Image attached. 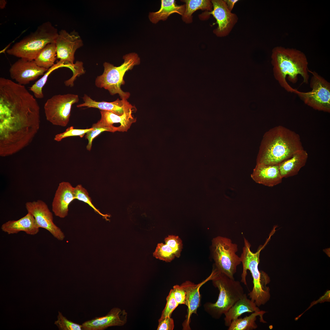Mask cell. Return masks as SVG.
<instances>
[{
	"instance_id": "obj_5",
	"label": "cell",
	"mask_w": 330,
	"mask_h": 330,
	"mask_svg": "<svg viewBox=\"0 0 330 330\" xmlns=\"http://www.w3.org/2000/svg\"><path fill=\"white\" fill-rule=\"evenodd\" d=\"M211 280L213 285L219 291V296L215 303L207 302L204 308L212 317L218 319L242 296L244 291L239 281L229 278L217 269Z\"/></svg>"
},
{
	"instance_id": "obj_4",
	"label": "cell",
	"mask_w": 330,
	"mask_h": 330,
	"mask_svg": "<svg viewBox=\"0 0 330 330\" xmlns=\"http://www.w3.org/2000/svg\"><path fill=\"white\" fill-rule=\"evenodd\" d=\"M269 240L268 239L264 245L260 246L258 251L254 253L251 250L250 243L244 238V245L240 257L243 266L241 282L247 285V271L250 270L253 279V287L248 295L258 307L265 304L270 297V289L266 286L270 283V277L266 273L262 271H260L258 268L260 251Z\"/></svg>"
},
{
	"instance_id": "obj_6",
	"label": "cell",
	"mask_w": 330,
	"mask_h": 330,
	"mask_svg": "<svg viewBox=\"0 0 330 330\" xmlns=\"http://www.w3.org/2000/svg\"><path fill=\"white\" fill-rule=\"evenodd\" d=\"M58 35L57 29L49 21L43 23L7 50V53L20 58L34 60L47 44L55 42Z\"/></svg>"
},
{
	"instance_id": "obj_8",
	"label": "cell",
	"mask_w": 330,
	"mask_h": 330,
	"mask_svg": "<svg viewBox=\"0 0 330 330\" xmlns=\"http://www.w3.org/2000/svg\"><path fill=\"white\" fill-rule=\"evenodd\" d=\"M211 242V251L215 262L214 265L221 273L234 279V275L237 267L241 263L240 257L236 254L237 245L233 243L231 239L221 236L214 238Z\"/></svg>"
},
{
	"instance_id": "obj_7",
	"label": "cell",
	"mask_w": 330,
	"mask_h": 330,
	"mask_svg": "<svg viewBox=\"0 0 330 330\" xmlns=\"http://www.w3.org/2000/svg\"><path fill=\"white\" fill-rule=\"evenodd\" d=\"M123 63L118 67L105 62L103 73L97 77L95 84L98 87L108 90L112 95L118 94L121 99L127 100L130 96V93L124 92L120 87L125 83L123 77L127 72L140 64V59L135 53L127 54L123 56Z\"/></svg>"
},
{
	"instance_id": "obj_11",
	"label": "cell",
	"mask_w": 330,
	"mask_h": 330,
	"mask_svg": "<svg viewBox=\"0 0 330 330\" xmlns=\"http://www.w3.org/2000/svg\"><path fill=\"white\" fill-rule=\"evenodd\" d=\"M213 9L210 12L205 11L200 15V18L205 20L212 15L216 20L213 25L217 24L213 32L218 37L228 35L238 21L237 16L230 12L224 0H211Z\"/></svg>"
},
{
	"instance_id": "obj_2",
	"label": "cell",
	"mask_w": 330,
	"mask_h": 330,
	"mask_svg": "<svg viewBox=\"0 0 330 330\" xmlns=\"http://www.w3.org/2000/svg\"><path fill=\"white\" fill-rule=\"evenodd\" d=\"M303 149L298 134L285 127L276 126L264 134L256 164L278 165Z\"/></svg>"
},
{
	"instance_id": "obj_12",
	"label": "cell",
	"mask_w": 330,
	"mask_h": 330,
	"mask_svg": "<svg viewBox=\"0 0 330 330\" xmlns=\"http://www.w3.org/2000/svg\"><path fill=\"white\" fill-rule=\"evenodd\" d=\"M57 59L64 66L75 67L73 62L76 50L83 45L82 40L77 33L73 31L69 33L62 30L55 42Z\"/></svg>"
},
{
	"instance_id": "obj_38",
	"label": "cell",
	"mask_w": 330,
	"mask_h": 330,
	"mask_svg": "<svg viewBox=\"0 0 330 330\" xmlns=\"http://www.w3.org/2000/svg\"><path fill=\"white\" fill-rule=\"evenodd\" d=\"M226 2L228 9L231 12L234 5L237 2L238 0H224Z\"/></svg>"
},
{
	"instance_id": "obj_1",
	"label": "cell",
	"mask_w": 330,
	"mask_h": 330,
	"mask_svg": "<svg viewBox=\"0 0 330 330\" xmlns=\"http://www.w3.org/2000/svg\"><path fill=\"white\" fill-rule=\"evenodd\" d=\"M40 108L24 85L13 81L0 85V155L14 154L28 146L40 126Z\"/></svg>"
},
{
	"instance_id": "obj_37",
	"label": "cell",
	"mask_w": 330,
	"mask_h": 330,
	"mask_svg": "<svg viewBox=\"0 0 330 330\" xmlns=\"http://www.w3.org/2000/svg\"><path fill=\"white\" fill-rule=\"evenodd\" d=\"M158 321L157 330H172L174 328V320L171 317H160Z\"/></svg>"
},
{
	"instance_id": "obj_13",
	"label": "cell",
	"mask_w": 330,
	"mask_h": 330,
	"mask_svg": "<svg viewBox=\"0 0 330 330\" xmlns=\"http://www.w3.org/2000/svg\"><path fill=\"white\" fill-rule=\"evenodd\" d=\"M25 207L28 213L34 216L39 228L46 229L58 240L64 239L65 235L54 223L52 213L46 203L41 200L28 202Z\"/></svg>"
},
{
	"instance_id": "obj_16",
	"label": "cell",
	"mask_w": 330,
	"mask_h": 330,
	"mask_svg": "<svg viewBox=\"0 0 330 330\" xmlns=\"http://www.w3.org/2000/svg\"><path fill=\"white\" fill-rule=\"evenodd\" d=\"M127 313L118 307L112 308L105 316L85 321L82 324L83 330H104L108 327L122 326L127 322Z\"/></svg>"
},
{
	"instance_id": "obj_3",
	"label": "cell",
	"mask_w": 330,
	"mask_h": 330,
	"mask_svg": "<svg viewBox=\"0 0 330 330\" xmlns=\"http://www.w3.org/2000/svg\"><path fill=\"white\" fill-rule=\"evenodd\" d=\"M271 58L274 77L286 91L293 93L295 89L287 82V76L290 82L295 83L300 75L303 83H308V62L303 53L295 49L277 46L272 50Z\"/></svg>"
},
{
	"instance_id": "obj_31",
	"label": "cell",
	"mask_w": 330,
	"mask_h": 330,
	"mask_svg": "<svg viewBox=\"0 0 330 330\" xmlns=\"http://www.w3.org/2000/svg\"><path fill=\"white\" fill-rule=\"evenodd\" d=\"M153 256L156 258L167 262H171L175 256L172 248L166 244H158Z\"/></svg>"
},
{
	"instance_id": "obj_10",
	"label": "cell",
	"mask_w": 330,
	"mask_h": 330,
	"mask_svg": "<svg viewBox=\"0 0 330 330\" xmlns=\"http://www.w3.org/2000/svg\"><path fill=\"white\" fill-rule=\"evenodd\" d=\"M79 100L78 95L74 94L53 96L47 100L44 105L46 119L53 125L66 126L69 120L72 105Z\"/></svg>"
},
{
	"instance_id": "obj_24",
	"label": "cell",
	"mask_w": 330,
	"mask_h": 330,
	"mask_svg": "<svg viewBox=\"0 0 330 330\" xmlns=\"http://www.w3.org/2000/svg\"><path fill=\"white\" fill-rule=\"evenodd\" d=\"M133 112L131 111L119 116L110 112L101 110V118L100 120L103 124L107 126H113L115 123H119V131L127 132L132 124L136 121V118H134L132 114Z\"/></svg>"
},
{
	"instance_id": "obj_9",
	"label": "cell",
	"mask_w": 330,
	"mask_h": 330,
	"mask_svg": "<svg viewBox=\"0 0 330 330\" xmlns=\"http://www.w3.org/2000/svg\"><path fill=\"white\" fill-rule=\"evenodd\" d=\"M312 74L310 86L312 90L302 92L295 89L293 93L305 104L314 109L330 112V83L315 71L309 70Z\"/></svg>"
},
{
	"instance_id": "obj_33",
	"label": "cell",
	"mask_w": 330,
	"mask_h": 330,
	"mask_svg": "<svg viewBox=\"0 0 330 330\" xmlns=\"http://www.w3.org/2000/svg\"><path fill=\"white\" fill-rule=\"evenodd\" d=\"M92 129V127L84 129H75L74 128L73 126H71L67 128L64 132L56 135L54 140L59 141L64 138L73 136H79L82 138L85 134Z\"/></svg>"
},
{
	"instance_id": "obj_32",
	"label": "cell",
	"mask_w": 330,
	"mask_h": 330,
	"mask_svg": "<svg viewBox=\"0 0 330 330\" xmlns=\"http://www.w3.org/2000/svg\"><path fill=\"white\" fill-rule=\"evenodd\" d=\"M57 319L54 323L60 330H82V324L75 323L68 320L60 312H58Z\"/></svg>"
},
{
	"instance_id": "obj_25",
	"label": "cell",
	"mask_w": 330,
	"mask_h": 330,
	"mask_svg": "<svg viewBox=\"0 0 330 330\" xmlns=\"http://www.w3.org/2000/svg\"><path fill=\"white\" fill-rule=\"evenodd\" d=\"M266 312L261 310L255 311L248 316H246L243 318H237L233 320L228 330H252L256 329L258 327L255 321L257 317L259 316L260 321L263 323L266 322L263 318V315Z\"/></svg>"
},
{
	"instance_id": "obj_20",
	"label": "cell",
	"mask_w": 330,
	"mask_h": 330,
	"mask_svg": "<svg viewBox=\"0 0 330 330\" xmlns=\"http://www.w3.org/2000/svg\"><path fill=\"white\" fill-rule=\"evenodd\" d=\"M1 229L8 234L23 231L28 235H34L38 233L39 227L34 216L28 213L18 220H9L3 223L1 226Z\"/></svg>"
},
{
	"instance_id": "obj_19",
	"label": "cell",
	"mask_w": 330,
	"mask_h": 330,
	"mask_svg": "<svg viewBox=\"0 0 330 330\" xmlns=\"http://www.w3.org/2000/svg\"><path fill=\"white\" fill-rule=\"evenodd\" d=\"M251 177L256 183L270 187L281 183L283 178L278 165L262 164H256Z\"/></svg>"
},
{
	"instance_id": "obj_28",
	"label": "cell",
	"mask_w": 330,
	"mask_h": 330,
	"mask_svg": "<svg viewBox=\"0 0 330 330\" xmlns=\"http://www.w3.org/2000/svg\"><path fill=\"white\" fill-rule=\"evenodd\" d=\"M92 127L93 129L86 133L85 138L88 140V143L86 146L87 149L90 151L92 146V141L94 139L101 133L105 131H109L112 132L119 130V127H116L114 126H107L103 124L99 120L96 123L94 124Z\"/></svg>"
},
{
	"instance_id": "obj_35",
	"label": "cell",
	"mask_w": 330,
	"mask_h": 330,
	"mask_svg": "<svg viewBox=\"0 0 330 330\" xmlns=\"http://www.w3.org/2000/svg\"><path fill=\"white\" fill-rule=\"evenodd\" d=\"M166 300V306L162 313V317H171L172 313L179 305L174 297L173 289L170 290Z\"/></svg>"
},
{
	"instance_id": "obj_30",
	"label": "cell",
	"mask_w": 330,
	"mask_h": 330,
	"mask_svg": "<svg viewBox=\"0 0 330 330\" xmlns=\"http://www.w3.org/2000/svg\"><path fill=\"white\" fill-rule=\"evenodd\" d=\"M61 67H62V65L59 62L54 65L48 70L42 78L29 87V90L33 93L36 98L41 99L43 97L42 88L47 80L48 77L54 69Z\"/></svg>"
},
{
	"instance_id": "obj_27",
	"label": "cell",
	"mask_w": 330,
	"mask_h": 330,
	"mask_svg": "<svg viewBox=\"0 0 330 330\" xmlns=\"http://www.w3.org/2000/svg\"><path fill=\"white\" fill-rule=\"evenodd\" d=\"M57 59L55 42L46 45L34 60L39 67L48 70L53 65Z\"/></svg>"
},
{
	"instance_id": "obj_22",
	"label": "cell",
	"mask_w": 330,
	"mask_h": 330,
	"mask_svg": "<svg viewBox=\"0 0 330 330\" xmlns=\"http://www.w3.org/2000/svg\"><path fill=\"white\" fill-rule=\"evenodd\" d=\"M261 310L251 299H248L244 293L224 315L225 325L229 327L234 319L237 318L246 313H253Z\"/></svg>"
},
{
	"instance_id": "obj_29",
	"label": "cell",
	"mask_w": 330,
	"mask_h": 330,
	"mask_svg": "<svg viewBox=\"0 0 330 330\" xmlns=\"http://www.w3.org/2000/svg\"><path fill=\"white\" fill-rule=\"evenodd\" d=\"M74 194L75 199L87 204L95 212L100 215L106 220H109L108 217H109L110 216L107 214H102L95 207L92 202L88 191L82 185L78 184L74 187Z\"/></svg>"
},
{
	"instance_id": "obj_18",
	"label": "cell",
	"mask_w": 330,
	"mask_h": 330,
	"mask_svg": "<svg viewBox=\"0 0 330 330\" xmlns=\"http://www.w3.org/2000/svg\"><path fill=\"white\" fill-rule=\"evenodd\" d=\"M82 98L84 102L77 105V107H87L97 108L101 110L111 112L119 116H121L124 113L131 111H134L136 110L135 107L130 104L127 100L117 99L112 102L97 101L86 94Z\"/></svg>"
},
{
	"instance_id": "obj_36",
	"label": "cell",
	"mask_w": 330,
	"mask_h": 330,
	"mask_svg": "<svg viewBox=\"0 0 330 330\" xmlns=\"http://www.w3.org/2000/svg\"><path fill=\"white\" fill-rule=\"evenodd\" d=\"M175 299L179 304H185L186 292L181 285H176L173 289Z\"/></svg>"
},
{
	"instance_id": "obj_34",
	"label": "cell",
	"mask_w": 330,
	"mask_h": 330,
	"mask_svg": "<svg viewBox=\"0 0 330 330\" xmlns=\"http://www.w3.org/2000/svg\"><path fill=\"white\" fill-rule=\"evenodd\" d=\"M165 244L173 250L175 257L179 258L183 248L182 241L178 236L169 235L164 240Z\"/></svg>"
},
{
	"instance_id": "obj_26",
	"label": "cell",
	"mask_w": 330,
	"mask_h": 330,
	"mask_svg": "<svg viewBox=\"0 0 330 330\" xmlns=\"http://www.w3.org/2000/svg\"><path fill=\"white\" fill-rule=\"evenodd\" d=\"M181 1L185 3V9L182 16V20L186 24L193 22L192 15L198 10L210 12L213 9V6L210 0H183Z\"/></svg>"
},
{
	"instance_id": "obj_15",
	"label": "cell",
	"mask_w": 330,
	"mask_h": 330,
	"mask_svg": "<svg viewBox=\"0 0 330 330\" xmlns=\"http://www.w3.org/2000/svg\"><path fill=\"white\" fill-rule=\"evenodd\" d=\"M216 272V268L213 266L210 275L201 283L195 284L190 281L186 280L181 284V286L186 292L185 305L188 307L185 319L182 324L183 330L191 329L189 326L191 317L193 314H197V310L200 303V288L206 282L211 280L215 276Z\"/></svg>"
},
{
	"instance_id": "obj_17",
	"label": "cell",
	"mask_w": 330,
	"mask_h": 330,
	"mask_svg": "<svg viewBox=\"0 0 330 330\" xmlns=\"http://www.w3.org/2000/svg\"><path fill=\"white\" fill-rule=\"evenodd\" d=\"M75 200L74 187L68 182L60 183L52 203L54 215L61 218H65L68 215L69 205Z\"/></svg>"
},
{
	"instance_id": "obj_39",
	"label": "cell",
	"mask_w": 330,
	"mask_h": 330,
	"mask_svg": "<svg viewBox=\"0 0 330 330\" xmlns=\"http://www.w3.org/2000/svg\"><path fill=\"white\" fill-rule=\"evenodd\" d=\"M6 4V1L4 0H2L0 2V6L2 8H3L5 6Z\"/></svg>"
},
{
	"instance_id": "obj_14",
	"label": "cell",
	"mask_w": 330,
	"mask_h": 330,
	"mask_svg": "<svg viewBox=\"0 0 330 330\" xmlns=\"http://www.w3.org/2000/svg\"><path fill=\"white\" fill-rule=\"evenodd\" d=\"M48 70L38 66L34 60L20 58L11 65L9 72L12 79L24 85L36 79Z\"/></svg>"
},
{
	"instance_id": "obj_21",
	"label": "cell",
	"mask_w": 330,
	"mask_h": 330,
	"mask_svg": "<svg viewBox=\"0 0 330 330\" xmlns=\"http://www.w3.org/2000/svg\"><path fill=\"white\" fill-rule=\"evenodd\" d=\"M308 157L307 151L303 149L278 164L282 178H287L298 174L300 169L305 165Z\"/></svg>"
},
{
	"instance_id": "obj_23",
	"label": "cell",
	"mask_w": 330,
	"mask_h": 330,
	"mask_svg": "<svg viewBox=\"0 0 330 330\" xmlns=\"http://www.w3.org/2000/svg\"><path fill=\"white\" fill-rule=\"evenodd\" d=\"M160 9L149 13L148 17L151 22L156 24L160 20L165 21L171 15L177 13L182 16L185 9V5H178L174 0H161Z\"/></svg>"
}]
</instances>
